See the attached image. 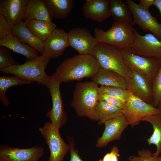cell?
Listing matches in <instances>:
<instances>
[{
	"label": "cell",
	"instance_id": "obj_28",
	"mask_svg": "<svg viewBox=\"0 0 161 161\" xmlns=\"http://www.w3.org/2000/svg\"><path fill=\"white\" fill-rule=\"evenodd\" d=\"M31 83L15 76L3 75L0 77V100L5 106L9 104L6 93L11 86L21 84H29Z\"/></svg>",
	"mask_w": 161,
	"mask_h": 161
},
{
	"label": "cell",
	"instance_id": "obj_15",
	"mask_svg": "<svg viewBox=\"0 0 161 161\" xmlns=\"http://www.w3.org/2000/svg\"><path fill=\"white\" fill-rule=\"evenodd\" d=\"M104 124V131L96 144L97 148H103L110 142L119 140L123 132L129 125L123 115L108 120Z\"/></svg>",
	"mask_w": 161,
	"mask_h": 161
},
{
	"label": "cell",
	"instance_id": "obj_7",
	"mask_svg": "<svg viewBox=\"0 0 161 161\" xmlns=\"http://www.w3.org/2000/svg\"><path fill=\"white\" fill-rule=\"evenodd\" d=\"M62 82L55 73L49 76L47 83L52 101V108L46 114L52 125L58 130L63 126L67 120L66 112L64 109L60 86Z\"/></svg>",
	"mask_w": 161,
	"mask_h": 161
},
{
	"label": "cell",
	"instance_id": "obj_25",
	"mask_svg": "<svg viewBox=\"0 0 161 161\" xmlns=\"http://www.w3.org/2000/svg\"><path fill=\"white\" fill-rule=\"evenodd\" d=\"M109 1L110 15L114 21L131 24L133 16L126 2L121 0H109Z\"/></svg>",
	"mask_w": 161,
	"mask_h": 161
},
{
	"label": "cell",
	"instance_id": "obj_6",
	"mask_svg": "<svg viewBox=\"0 0 161 161\" xmlns=\"http://www.w3.org/2000/svg\"><path fill=\"white\" fill-rule=\"evenodd\" d=\"M122 112L129 125L132 128L140 124L144 117L161 114L160 110L147 103L129 91L128 99Z\"/></svg>",
	"mask_w": 161,
	"mask_h": 161
},
{
	"label": "cell",
	"instance_id": "obj_33",
	"mask_svg": "<svg viewBox=\"0 0 161 161\" xmlns=\"http://www.w3.org/2000/svg\"><path fill=\"white\" fill-rule=\"evenodd\" d=\"M13 26L3 16L0 14V40L11 34Z\"/></svg>",
	"mask_w": 161,
	"mask_h": 161
},
{
	"label": "cell",
	"instance_id": "obj_14",
	"mask_svg": "<svg viewBox=\"0 0 161 161\" xmlns=\"http://www.w3.org/2000/svg\"><path fill=\"white\" fill-rule=\"evenodd\" d=\"M132 71V77L126 80L127 90L145 102L154 106L151 82L142 74Z\"/></svg>",
	"mask_w": 161,
	"mask_h": 161
},
{
	"label": "cell",
	"instance_id": "obj_5",
	"mask_svg": "<svg viewBox=\"0 0 161 161\" xmlns=\"http://www.w3.org/2000/svg\"><path fill=\"white\" fill-rule=\"evenodd\" d=\"M101 68L115 72L127 80L132 71L125 63L121 50L106 44L98 43L92 54Z\"/></svg>",
	"mask_w": 161,
	"mask_h": 161
},
{
	"label": "cell",
	"instance_id": "obj_9",
	"mask_svg": "<svg viewBox=\"0 0 161 161\" xmlns=\"http://www.w3.org/2000/svg\"><path fill=\"white\" fill-rule=\"evenodd\" d=\"M50 151L48 161H63L69 150V146L61 137L59 130L50 122H46L38 129Z\"/></svg>",
	"mask_w": 161,
	"mask_h": 161
},
{
	"label": "cell",
	"instance_id": "obj_27",
	"mask_svg": "<svg viewBox=\"0 0 161 161\" xmlns=\"http://www.w3.org/2000/svg\"><path fill=\"white\" fill-rule=\"evenodd\" d=\"M99 118L98 124L101 125L106 122L123 115L122 109L106 102L99 100L95 108Z\"/></svg>",
	"mask_w": 161,
	"mask_h": 161
},
{
	"label": "cell",
	"instance_id": "obj_37",
	"mask_svg": "<svg viewBox=\"0 0 161 161\" xmlns=\"http://www.w3.org/2000/svg\"><path fill=\"white\" fill-rule=\"evenodd\" d=\"M154 0H140L138 4L145 9L149 10V7L154 5Z\"/></svg>",
	"mask_w": 161,
	"mask_h": 161
},
{
	"label": "cell",
	"instance_id": "obj_17",
	"mask_svg": "<svg viewBox=\"0 0 161 161\" xmlns=\"http://www.w3.org/2000/svg\"><path fill=\"white\" fill-rule=\"evenodd\" d=\"M28 0H1L0 14L3 16L13 26L24 19Z\"/></svg>",
	"mask_w": 161,
	"mask_h": 161
},
{
	"label": "cell",
	"instance_id": "obj_34",
	"mask_svg": "<svg viewBox=\"0 0 161 161\" xmlns=\"http://www.w3.org/2000/svg\"><path fill=\"white\" fill-rule=\"evenodd\" d=\"M98 100L115 106L122 109L125 103L121 100L109 95L105 94H99Z\"/></svg>",
	"mask_w": 161,
	"mask_h": 161
},
{
	"label": "cell",
	"instance_id": "obj_36",
	"mask_svg": "<svg viewBox=\"0 0 161 161\" xmlns=\"http://www.w3.org/2000/svg\"><path fill=\"white\" fill-rule=\"evenodd\" d=\"M119 151L117 146L114 145L112 147L110 152V161H119L118 157L120 156Z\"/></svg>",
	"mask_w": 161,
	"mask_h": 161
},
{
	"label": "cell",
	"instance_id": "obj_23",
	"mask_svg": "<svg viewBox=\"0 0 161 161\" xmlns=\"http://www.w3.org/2000/svg\"><path fill=\"white\" fill-rule=\"evenodd\" d=\"M24 19L25 21L32 19L52 21L43 0H28Z\"/></svg>",
	"mask_w": 161,
	"mask_h": 161
},
{
	"label": "cell",
	"instance_id": "obj_40",
	"mask_svg": "<svg viewBox=\"0 0 161 161\" xmlns=\"http://www.w3.org/2000/svg\"><path fill=\"white\" fill-rule=\"evenodd\" d=\"M157 108L161 110V100L158 103Z\"/></svg>",
	"mask_w": 161,
	"mask_h": 161
},
{
	"label": "cell",
	"instance_id": "obj_26",
	"mask_svg": "<svg viewBox=\"0 0 161 161\" xmlns=\"http://www.w3.org/2000/svg\"><path fill=\"white\" fill-rule=\"evenodd\" d=\"M149 122L153 126V132L147 139L149 145H155L157 147L154 156H158L161 154V114H155L144 117L141 120Z\"/></svg>",
	"mask_w": 161,
	"mask_h": 161
},
{
	"label": "cell",
	"instance_id": "obj_21",
	"mask_svg": "<svg viewBox=\"0 0 161 161\" xmlns=\"http://www.w3.org/2000/svg\"><path fill=\"white\" fill-rule=\"evenodd\" d=\"M11 34L21 42L27 44L35 48L42 55L44 52V41L34 36L27 28L25 21H23L13 26Z\"/></svg>",
	"mask_w": 161,
	"mask_h": 161
},
{
	"label": "cell",
	"instance_id": "obj_31",
	"mask_svg": "<svg viewBox=\"0 0 161 161\" xmlns=\"http://www.w3.org/2000/svg\"><path fill=\"white\" fill-rule=\"evenodd\" d=\"M154 107L157 108L161 100V66L152 83Z\"/></svg>",
	"mask_w": 161,
	"mask_h": 161
},
{
	"label": "cell",
	"instance_id": "obj_20",
	"mask_svg": "<svg viewBox=\"0 0 161 161\" xmlns=\"http://www.w3.org/2000/svg\"><path fill=\"white\" fill-rule=\"evenodd\" d=\"M0 46L4 47L23 55L27 58V61L33 60L39 56L37 50L28 44L21 42L11 34L0 40Z\"/></svg>",
	"mask_w": 161,
	"mask_h": 161
},
{
	"label": "cell",
	"instance_id": "obj_4",
	"mask_svg": "<svg viewBox=\"0 0 161 161\" xmlns=\"http://www.w3.org/2000/svg\"><path fill=\"white\" fill-rule=\"evenodd\" d=\"M135 29L131 24L114 21L107 31L95 27V38L98 43L106 44L121 50L128 49L135 39Z\"/></svg>",
	"mask_w": 161,
	"mask_h": 161
},
{
	"label": "cell",
	"instance_id": "obj_18",
	"mask_svg": "<svg viewBox=\"0 0 161 161\" xmlns=\"http://www.w3.org/2000/svg\"><path fill=\"white\" fill-rule=\"evenodd\" d=\"M82 10L84 17L102 22L111 16L109 0H86Z\"/></svg>",
	"mask_w": 161,
	"mask_h": 161
},
{
	"label": "cell",
	"instance_id": "obj_19",
	"mask_svg": "<svg viewBox=\"0 0 161 161\" xmlns=\"http://www.w3.org/2000/svg\"><path fill=\"white\" fill-rule=\"evenodd\" d=\"M92 81L101 86L127 89L126 80L123 76L115 72L101 67L92 78Z\"/></svg>",
	"mask_w": 161,
	"mask_h": 161
},
{
	"label": "cell",
	"instance_id": "obj_35",
	"mask_svg": "<svg viewBox=\"0 0 161 161\" xmlns=\"http://www.w3.org/2000/svg\"><path fill=\"white\" fill-rule=\"evenodd\" d=\"M67 139L69 143V151L70 154V161H84L79 156L78 151L75 148V142L73 137L68 135Z\"/></svg>",
	"mask_w": 161,
	"mask_h": 161
},
{
	"label": "cell",
	"instance_id": "obj_13",
	"mask_svg": "<svg viewBox=\"0 0 161 161\" xmlns=\"http://www.w3.org/2000/svg\"><path fill=\"white\" fill-rule=\"evenodd\" d=\"M69 47L80 54L92 55L98 42L85 28H75L68 33Z\"/></svg>",
	"mask_w": 161,
	"mask_h": 161
},
{
	"label": "cell",
	"instance_id": "obj_11",
	"mask_svg": "<svg viewBox=\"0 0 161 161\" xmlns=\"http://www.w3.org/2000/svg\"><path fill=\"white\" fill-rule=\"evenodd\" d=\"M135 35L129 50L138 55L161 59V40L151 33L141 35L136 30Z\"/></svg>",
	"mask_w": 161,
	"mask_h": 161
},
{
	"label": "cell",
	"instance_id": "obj_16",
	"mask_svg": "<svg viewBox=\"0 0 161 161\" xmlns=\"http://www.w3.org/2000/svg\"><path fill=\"white\" fill-rule=\"evenodd\" d=\"M44 52L51 58L55 59L61 56L65 49L69 47L68 34L64 30L55 29L44 41Z\"/></svg>",
	"mask_w": 161,
	"mask_h": 161
},
{
	"label": "cell",
	"instance_id": "obj_10",
	"mask_svg": "<svg viewBox=\"0 0 161 161\" xmlns=\"http://www.w3.org/2000/svg\"><path fill=\"white\" fill-rule=\"evenodd\" d=\"M126 2L130 9L133 18L131 23L136 24L144 31H149L161 40V24L159 23L149 11L146 10L131 0Z\"/></svg>",
	"mask_w": 161,
	"mask_h": 161
},
{
	"label": "cell",
	"instance_id": "obj_29",
	"mask_svg": "<svg viewBox=\"0 0 161 161\" xmlns=\"http://www.w3.org/2000/svg\"><path fill=\"white\" fill-rule=\"evenodd\" d=\"M99 94H107L119 99L125 103L127 100L129 91L127 89L111 86H101L99 87Z\"/></svg>",
	"mask_w": 161,
	"mask_h": 161
},
{
	"label": "cell",
	"instance_id": "obj_3",
	"mask_svg": "<svg viewBox=\"0 0 161 161\" xmlns=\"http://www.w3.org/2000/svg\"><path fill=\"white\" fill-rule=\"evenodd\" d=\"M51 58L44 53L24 64L11 66L1 70L3 73L10 74L31 83L36 82L47 87L49 76L45 70Z\"/></svg>",
	"mask_w": 161,
	"mask_h": 161
},
{
	"label": "cell",
	"instance_id": "obj_12",
	"mask_svg": "<svg viewBox=\"0 0 161 161\" xmlns=\"http://www.w3.org/2000/svg\"><path fill=\"white\" fill-rule=\"evenodd\" d=\"M44 153V148L38 145L24 149L3 145L0 147V161H38Z\"/></svg>",
	"mask_w": 161,
	"mask_h": 161
},
{
	"label": "cell",
	"instance_id": "obj_2",
	"mask_svg": "<svg viewBox=\"0 0 161 161\" xmlns=\"http://www.w3.org/2000/svg\"><path fill=\"white\" fill-rule=\"evenodd\" d=\"M98 88L97 84L92 81L79 82L76 84L71 104L78 116L99 121L95 111L99 101Z\"/></svg>",
	"mask_w": 161,
	"mask_h": 161
},
{
	"label": "cell",
	"instance_id": "obj_32",
	"mask_svg": "<svg viewBox=\"0 0 161 161\" xmlns=\"http://www.w3.org/2000/svg\"><path fill=\"white\" fill-rule=\"evenodd\" d=\"M138 156H130L129 161H161V156H154L151 151L147 149L139 150L138 151Z\"/></svg>",
	"mask_w": 161,
	"mask_h": 161
},
{
	"label": "cell",
	"instance_id": "obj_8",
	"mask_svg": "<svg viewBox=\"0 0 161 161\" xmlns=\"http://www.w3.org/2000/svg\"><path fill=\"white\" fill-rule=\"evenodd\" d=\"M125 64L132 71L142 74L151 83L161 66V59L135 54L128 48L120 50Z\"/></svg>",
	"mask_w": 161,
	"mask_h": 161
},
{
	"label": "cell",
	"instance_id": "obj_38",
	"mask_svg": "<svg viewBox=\"0 0 161 161\" xmlns=\"http://www.w3.org/2000/svg\"><path fill=\"white\" fill-rule=\"evenodd\" d=\"M154 5L159 10L161 18V0H154Z\"/></svg>",
	"mask_w": 161,
	"mask_h": 161
},
{
	"label": "cell",
	"instance_id": "obj_1",
	"mask_svg": "<svg viewBox=\"0 0 161 161\" xmlns=\"http://www.w3.org/2000/svg\"><path fill=\"white\" fill-rule=\"evenodd\" d=\"M100 67L93 55L79 54L64 60L55 73L62 82L66 83L86 78H92Z\"/></svg>",
	"mask_w": 161,
	"mask_h": 161
},
{
	"label": "cell",
	"instance_id": "obj_39",
	"mask_svg": "<svg viewBox=\"0 0 161 161\" xmlns=\"http://www.w3.org/2000/svg\"><path fill=\"white\" fill-rule=\"evenodd\" d=\"M110 153H107L104 156L102 159H100L98 161H110Z\"/></svg>",
	"mask_w": 161,
	"mask_h": 161
},
{
	"label": "cell",
	"instance_id": "obj_30",
	"mask_svg": "<svg viewBox=\"0 0 161 161\" xmlns=\"http://www.w3.org/2000/svg\"><path fill=\"white\" fill-rule=\"evenodd\" d=\"M7 48L0 46V70L19 64L13 58Z\"/></svg>",
	"mask_w": 161,
	"mask_h": 161
},
{
	"label": "cell",
	"instance_id": "obj_22",
	"mask_svg": "<svg viewBox=\"0 0 161 161\" xmlns=\"http://www.w3.org/2000/svg\"><path fill=\"white\" fill-rule=\"evenodd\" d=\"M45 4L52 18L63 19L68 17L75 4L74 0H44Z\"/></svg>",
	"mask_w": 161,
	"mask_h": 161
},
{
	"label": "cell",
	"instance_id": "obj_24",
	"mask_svg": "<svg viewBox=\"0 0 161 161\" xmlns=\"http://www.w3.org/2000/svg\"><path fill=\"white\" fill-rule=\"evenodd\" d=\"M27 28L39 40L44 41L56 28L52 21L32 19L25 21Z\"/></svg>",
	"mask_w": 161,
	"mask_h": 161
}]
</instances>
